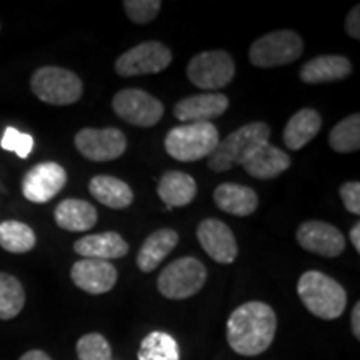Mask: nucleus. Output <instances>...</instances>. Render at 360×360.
Wrapping results in <instances>:
<instances>
[{
  "mask_svg": "<svg viewBox=\"0 0 360 360\" xmlns=\"http://www.w3.org/2000/svg\"><path fill=\"white\" fill-rule=\"evenodd\" d=\"M297 242L304 250L322 257H339L345 250V237L334 225L322 220H307L297 229Z\"/></svg>",
  "mask_w": 360,
  "mask_h": 360,
  "instance_id": "13",
  "label": "nucleus"
},
{
  "mask_svg": "<svg viewBox=\"0 0 360 360\" xmlns=\"http://www.w3.org/2000/svg\"><path fill=\"white\" fill-rule=\"evenodd\" d=\"M277 315L265 302L242 304L227 321V342L238 355L254 357L264 354L274 342Z\"/></svg>",
  "mask_w": 360,
  "mask_h": 360,
  "instance_id": "1",
  "label": "nucleus"
},
{
  "mask_svg": "<svg viewBox=\"0 0 360 360\" xmlns=\"http://www.w3.org/2000/svg\"><path fill=\"white\" fill-rule=\"evenodd\" d=\"M179 242V233L172 229H159L150 233L143 242L137 255V267L143 274L154 272L162 260L175 249Z\"/></svg>",
  "mask_w": 360,
  "mask_h": 360,
  "instance_id": "21",
  "label": "nucleus"
},
{
  "mask_svg": "<svg viewBox=\"0 0 360 360\" xmlns=\"http://www.w3.org/2000/svg\"><path fill=\"white\" fill-rule=\"evenodd\" d=\"M139 360H180L177 340L167 332L154 330L142 340Z\"/></svg>",
  "mask_w": 360,
  "mask_h": 360,
  "instance_id": "27",
  "label": "nucleus"
},
{
  "mask_svg": "<svg viewBox=\"0 0 360 360\" xmlns=\"http://www.w3.org/2000/svg\"><path fill=\"white\" fill-rule=\"evenodd\" d=\"M125 13L134 24H148L159 15L162 2L160 0H125Z\"/></svg>",
  "mask_w": 360,
  "mask_h": 360,
  "instance_id": "31",
  "label": "nucleus"
},
{
  "mask_svg": "<svg viewBox=\"0 0 360 360\" xmlns=\"http://www.w3.org/2000/svg\"><path fill=\"white\" fill-rule=\"evenodd\" d=\"M112 109L119 119L135 127H154L164 117V103L141 89H125L112 98Z\"/></svg>",
  "mask_w": 360,
  "mask_h": 360,
  "instance_id": "9",
  "label": "nucleus"
},
{
  "mask_svg": "<svg viewBox=\"0 0 360 360\" xmlns=\"http://www.w3.org/2000/svg\"><path fill=\"white\" fill-rule=\"evenodd\" d=\"M236 75V64L225 51H207L197 53L187 65V77L202 90L227 87Z\"/></svg>",
  "mask_w": 360,
  "mask_h": 360,
  "instance_id": "8",
  "label": "nucleus"
},
{
  "mask_svg": "<svg viewBox=\"0 0 360 360\" xmlns=\"http://www.w3.org/2000/svg\"><path fill=\"white\" fill-rule=\"evenodd\" d=\"M160 200L164 202L169 209L174 207H186L195 199L197 195V182L193 177L180 172V170H169L162 175L159 187H157Z\"/></svg>",
  "mask_w": 360,
  "mask_h": 360,
  "instance_id": "22",
  "label": "nucleus"
},
{
  "mask_svg": "<svg viewBox=\"0 0 360 360\" xmlns=\"http://www.w3.org/2000/svg\"><path fill=\"white\" fill-rule=\"evenodd\" d=\"M37 237L32 229L19 220H6L0 224V247L12 254H25L32 250Z\"/></svg>",
  "mask_w": 360,
  "mask_h": 360,
  "instance_id": "26",
  "label": "nucleus"
},
{
  "mask_svg": "<svg viewBox=\"0 0 360 360\" xmlns=\"http://www.w3.org/2000/svg\"><path fill=\"white\" fill-rule=\"evenodd\" d=\"M197 238L210 259L219 264H232L237 259L238 247L233 232L227 224L217 219L202 220L197 227Z\"/></svg>",
  "mask_w": 360,
  "mask_h": 360,
  "instance_id": "14",
  "label": "nucleus"
},
{
  "mask_svg": "<svg viewBox=\"0 0 360 360\" xmlns=\"http://www.w3.org/2000/svg\"><path fill=\"white\" fill-rule=\"evenodd\" d=\"M339 192L345 209H347L350 214L359 215L360 214V184L345 182L344 186L340 187Z\"/></svg>",
  "mask_w": 360,
  "mask_h": 360,
  "instance_id": "33",
  "label": "nucleus"
},
{
  "mask_svg": "<svg viewBox=\"0 0 360 360\" xmlns=\"http://www.w3.org/2000/svg\"><path fill=\"white\" fill-rule=\"evenodd\" d=\"M352 74V64L344 56H319L305 62L300 69V80L305 84H323L347 79Z\"/></svg>",
  "mask_w": 360,
  "mask_h": 360,
  "instance_id": "19",
  "label": "nucleus"
},
{
  "mask_svg": "<svg viewBox=\"0 0 360 360\" xmlns=\"http://www.w3.org/2000/svg\"><path fill=\"white\" fill-rule=\"evenodd\" d=\"M30 89L40 101L51 105H70L84 94V84L77 74L52 65L34 72Z\"/></svg>",
  "mask_w": 360,
  "mask_h": 360,
  "instance_id": "5",
  "label": "nucleus"
},
{
  "mask_svg": "<svg viewBox=\"0 0 360 360\" xmlns=\"http://www.w3.org/2000/svg\"><path fill=\"white\" fill-rule=\"evenodd\" d=\"M0 147L7 152H13V154L19 155L20 159H27L34 148V137L25 132H20V130H17L15 127H7L4 130Z\"/></svg>",
  "mask_w": 360,
  "mask_h": 360,
  "instance_id": "32",
  "label": "nucleus"
},
{
  "mask_svg": "<svg viewBox=\"0 0 360 360\" xmlns=\"http://www.w3.org/2000/svg\"><path fill=\"white\" fill-rule=\"evenodd\" d=\"M89 191L94 199L110 209H127L134 202V192L129 184L112 175H96L90 180Z\"/></svg>",
  "mask_w": 360,
  "mask_h": 360,
  "instance_id": "25",
  "label": "nucleus"
},
{
  "mask_svg": "<svg viewBox=\"0 0 360 360\" xmlns=\"http://www.w3.org/2000/svg\"><path fill=\"white\" fill-rule=\"evenodd\" d=\"M77 355L79 360H112V349L105 337L92 332L79 339Z\"/></svg>",
  "mask_w": 360,
  "mask_h": 360,
  "instance_id": "30",
  "label": "nucleus"
},
{
  "mask_svg": "<svg viewBox=\"0 0 360 360\" xmlns=\"http://www.w3.org/2000/svg\"><path fill=\"white\" fill-rule=\"evenodd\" d=\"M297 294L309 312L323 321H334L340 317L347 307V294L344 287L335 278L319 270L302 274L297 283Z\"/></svg>",
  "mask_w": 360,
  "mask_h": 360,
  "instance_id": "2",
  "label": "nucleus"
},
{
  "mask_svg": "<svg viewBox=\"0 0 360 360\" xmlns=\"http://www.w3.org/2000/svg\"><path fill=\"white\" fill-rule=\"evenodd\" d=\"M242 167L252 177L270 180L278 177L290 167V157L278 147L272 146L270 142H265L247 157Z\"/></svg>",
  "mask_w": 360,
  "mask_h": 360,
  "instance_id": "17",
  "label": "nucleus"
},
{
  "mask_svg": "<svg viewBox=\"0 0 360 360\" xmlns=\"http://www.w3.org/2000/svg\"><path fill=\"white\" fill-rule=\"evenodd\" d=\"M220 141L219 130L212 122L182 124L165 137V150L179 162H195L214 152Z\"/></svg>",
  "mask_w": 360,
  "mask_h": 360,
  "instance_id": "4",
  "label": "nucleus"
},
{
  "mask_svg": "<svg viewBox=\"0 0 360 360\" xmlns=\"http://www.w3.org/2000/svg\"><path fill=\"white\" fill-rule=\"evenodd\" d=\"M304 52V42L294 30H276L269 32L252 44L250 62L260 69L294 64Z\"/></svg>",
  "mask_w": 360,
  "mask_h": 360,
  "instance_id": "6",
  "label": "nucleus"
},
{
  "mask_svg": "<svg viewBox=\"0 0 360 360\" xmlns=\"http://www.w3.org/2000/svg\"><path fill=\"white\" fill-rule=\"evenodd\" d=\"M207 281L205 265L195 257H182L170 262L160 272L157 287L170 300H182L200 292Z\"/></svg>",
  "mask_w": 360,
  "mask_h": 360,
  "instance_id": "7",
  "label": "nucleus"
},
{
  "mask_svg": "<svg viewBox=\"0 0 360 360\" xmlns=\"http://www.w3.org/2000/svg\"><path fill=\"white\" fill-rule=\"evenodd\" d=\"M350 322H352V332H354L355 339H360V302L354 305Z\"/></svg>",
  "mask_w": 360,
  "mask_h": 360,
  "instance_id": "35",
  "label": "nucleus"
},
{
  "mask_svg": "<svg viewBox=\"0 0 360 360\" xmlns=\"http://www.w3.org/2000/svg\"><path fill=\"white\" fill-rule=\"evenodd\" d=\"M328 143L339 154H350L360 148V115H349L335 125L328 135Z\"/></svg>",
  "mask_w": 360,
  "mask_h": 360,
  "instance_id": "29",
  "label": "nucleus"
},
{
  "mask_svg": "<svg viewBox=\"0 0 360 360\" xmlns=\"http://www.w3.org/2000/svg\"><path fill=\"white\" fill-rule=\"evenodd\" d=\"M74 250L84 259L107 260L109 262L112 259H120L127 255L129 244L120 233L103 232L79 238L74 244Z\"/></svg>",
  "mask_w": 360,
  "mask_h": 360,
  "instance_id": "18",
  "label": "nucleus"
},
{
  "mask_svg": "<svg viewBox=\"0 0 360 360\" xmlns=\"http://www.w3.org/2000/svg\"><path fill=\"white\" fill-rule=\"evenodd\" d=\"M229 97L220 92H207L188 96L179 101L174 107L175 119L184 124L210 122L229 109Z\"/></svg>",
  "mask_w": 360,
  "mask_h": 360,
  "instance_id": "16",
  "label": "nucleus"
},
{
  "mask_svg": "<svg viewBox=\"0 0 360 360\" xmlns=\"http://www.w3.org/2000/svg\"><path fill=\"white\" fill-rule=\"evenodd\" d=\"M75 147L85 159L94 162H110L119 159L127 148V139L122 130L82 129L75 135Z\"/></svg>",
  "mask_w": 360,
  "mask_h": 360,
  "instance_id": "11",
  "label": "nucleus"
},
{
  "mask_svg": "<svg viewBox=\"0 0 360 360\" xmlns=\"http://www.w3.org/2000/svg\"><path fill=\"white\" fill-rule=\"evenodd\" d=\"M214 202L225 214L247 217L259 207V197L254 188L238 184H220L214 191Z\"/></svg>",
  "mask_w": 360,
  "mask_h": 360,
  "instance_id": "20",
  "label": "nucleus"
},
{
  "mask_svg": "<svg viewBox=\"0 0 360 360\" xmlns=\"http://www.w3.org/2000/svg\"><path fill=\"white\" fill-rule=\"evenodd\" d=\"M172 62V52L167 45L157 40H148L129 49L117 58L115 72L120 77H135V75L159 74Z\"/></svg>",
  "mask_w": 360,
  "mask_h": 360,
  "instance_id": "10",
  "label": "nucleus"
},
{
  "mask_svg": "<svg viewBox=\"0 0 360 360\" xmlns=\"http://www.w3.org/2000/svg\"><path fill=\"white\" fill-rule=\"evenodd\" d=\"M70 278L80 290L92 295H101L114 289L117 269L107 260L84 259L72 265Z\"/></svg>",
  "mask_w": 360,
  "mask_h": 360,
  "instance_id": "15",
  "label": "nucleus"
},
{
  "mask_svg": "<svg viewBox=\"0 0 360 360\" xmlns=\"http://www.w3.org/2000/svg\"><path fill=\"white\" fill-rule=\"evenodd\" d=\"M67 184V172L56 162L37 164L24 175L22 193L34 204H45L52 200Z\"/></svg>",
  "mask_w": 360,
  "mask_h": 360,
  "instance_id": "12",
  "label": "nucleus"
},
{
  "mask_svg": "<svg viewBox=\"0 0 360 360\" xmlns=\"http://www.w3.org/2000/svg\"><path fill=\"white\" fill-rule=\"evenodd\" d=\"M270 127L265 122H250L242 125L224 141H219L217 147L209 155V167L214 172H227L233 165H242L244 160L259 146L269 142Z\"/></svg>",
  "mask_w": 360,
  "mask_h": 360,
  "instance_id": "3",
  "label": "nucleus"
},
{
  "mask_svg": "<svg viewBox=\"0 0 360 360\" xmlns=\"http://www.w3.org/2000/svg\"><path fill=\"white\" fill-rule=\"evenodd\" d=\"M56 222L69 232H87L97 224V209L80 199H65L56 207Z\"/></svg>",
  "mask_w": 360,
  "mask_h": 360,
  "instance_id": "23",
  "label": "nucleus"
},
{
  "mask_svg": "<svg viewBox=\"0 0 360 360\" xmlns=\"http://www.w3.org/2000/svg\"><path fill=\"white\" fill-rule=\"evenodd\" d=\"M25 305V290L20 281L11 274L0 272V319L11 321Z\"/></svg>",
  "mask_w": 360,
  "mask_h": 360,
  "instance_id": "28",
  "label": "nucleus"
},
{
  "mask_svg": "<svg viewBox=\"0 0 360 360\" xmlns=\"http://www.w3.org/2000/svg\"><path fill=\"white\" fill-rule=\"evenodd\" d=\"M19 360H52L44 350H29Z\"/></svg>",
  "mask_w": 360,
  "mask_h": 360,
  "instance_id": "36",
  "label": "nucleus"
},
{
  "mask_svg": "<svg viewBox=\"0 0 360 360\" xmlns=\"http://www.w3.org/2000/svg\"><path fill=\"white\" fill-rule=\"evenodd\" d=\"M345 29H347V34L350 37L359 40L360 39V8L355 6L352 11L349 12L347 20H345Z\"/></svg>",
  "mask_w": 360,
  "mask_h": 360,
  "instance_id": "34",
  "label": "nucleus"
},
{
  "mask_svg": "<svg viewBox=\"0 0 360 360\" xmlns=\"http://www.w3.org/2000/svg\"><path fill=\"white\" fill-rule=\"evenodd\" d=\"M350 240H352L355 250L360 252V224L359 222L350 229Z\"/></svg>",
  "mask_w": 360,
  "mask_h": 360,
  "instance_id": "37",
  "label": "nucleus"
},
{
  "mask_svg": "<svg viewBox=\"0 0 360 360\" xmlns=\"http://www.w3.org/2000/svg\"><path fill=\"white\" fill-rule=\"evenodd\" d=\"M322 117L314 109H302L295 112L283 129V143L290 150H300L321 132Z\"/></svg>",
  "mask_w": 360,
  "mask_h": 360,
  "instance_id": "24",
  "label": "nucleus"
}]
</instances>
